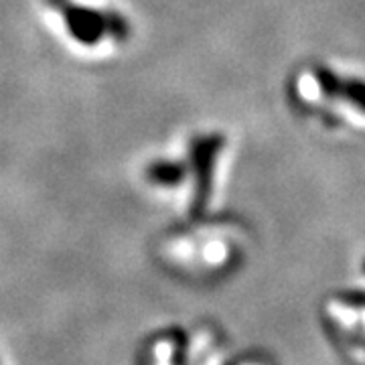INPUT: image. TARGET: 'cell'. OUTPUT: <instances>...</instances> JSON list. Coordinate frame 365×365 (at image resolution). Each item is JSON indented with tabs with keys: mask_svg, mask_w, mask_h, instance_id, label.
Wrapping results in <instances>:
<instances>
[{
	"mask_svg": "<svg viewBox=\"0 0 365 365\" xmlns=\"http://www.w3.org/2000/svg\"><path fill=\"white\" fill-rule=\"evenodd\" d=\"M290 110L329 136H365V67L313 57L287 78Z\"/></svg>",
	"mask_w": 365,
	"mask_h": 365,
	"instance_id": "1",
	"label": "cell"
}]
</instances>
